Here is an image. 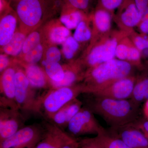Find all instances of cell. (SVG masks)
Segmentation results:
<instances>
[{
    "label": "cell",
    "mask_w": 148,
    "mask_h": 148,
    "mask_svg": "<svg viewBox=\"0 0 148 148\" xmlns=\"http://www.w3.org/2000/svg\"><path fill=\"white\" fill-rule=\"evenodd\" d=\"M95 138L102 148H132L120 139L111 135L104 127Z\"/></svg>",
    "instance_id": "19"
},
{
    "label": "cell",
    "mask_w": 148,
    "mask_h": 148,
    "mask_svg": "<svg viewBox=\"0 0 148 148\" xmlns=\"http://www.w3.org/2000/svg\"><path fill=\"white\" fill-rule=\"evenodd\" d=\"M83 105L103 119L110 127L132 123L140 118V106L131 98L118 100L85 93Z\"/></svg>",
    "instance_id": "1"
},
{
    "label": "cell",
    "mask_w": 148,
    "mask_h": 148,
    "mask_svg": "<svg viewBox=\"0 0 148 148\" xmlns=\"http://www.w3.org/2000/svg\"><path fill=\"white\" fill-rule=\"evenodd\" d=\"M130 47L124 44L118 45L116 50V56L119 60L127 61Z\"/></svg>",
    "instance_id": "33"
},
{
    "label": "cell",
    "mask_w": 148,
    "mask_h": 148,
    "mask_svg": "<svg viewBox=\"0 0 148 148\" xmlns=\"http://www.w3.org/2000/svg\"><path fill=\"white\" fill-rule=\"evenodd\" d=\"M24 71L29 83L35 89H50V81L46 74L36 64H24Z\"/></svg>",
    "instance_id": "15"
},
{
    "label": "cell",
    "mask_w": 148,
    "mask_h": 148,
    "mask_svg": "<svg viewBox=\"0 0 148 148\" xmlns=\"http://www.w3.org/2000/svg\"><path fill=\"white\" fill-rule=\"evenodd\" d=\"M82 13L79 10H74L63 14L61 16L60 21L69 30L76 29L82 21Z\"/></svg>",
    "instance_id": "24"
},
{
    "label": "cell",
    "mask_w": 148,
    "mask_h": 148,
    "mask_svg": "<svg viewBox=\"0 0 148 148\" xmlns=\"http://www.w3.org/2000/svg\"><path fill=\"white\" fill-rule=\"evenodd\" d=\"M111 135L120 139L132 148H148V140L132 123L121 126L110 127L107 130Z\"/></svg>",
    "instance_id": "10"
},
{
    "label": "cell",
    "mask_w": 148,
    "mask_h": 148,
    "mask_svg": "<svg viewBox=\"0 0 148 148\" xmlns=\"http://www.w3.org/2000/svg\"><path fill=\"white\" fill-rule=\"evenodd\" d=\"M135 83V78L128 76L97 88L90 93L118 100L129 99L132 95Z\"/></svg>",
    "instance_id": "8"
},
{
    "label": "cell",
    "mask_w": 148,
    "mask_h": 148,
    "mask_svg": "<svg viewBox=\"0 0 148 148\" xmlns=\"http://www.w3.org/2000/svg\"><path fill=\"white\" fill-rule=\"evenodd\" d=\"M45 131L42 123L25 126L0 143V148H35L43 138Z\"/></svg>",
    "instance_id": "5"
},
{
    "label": "cell",
    "mask_w": 148,
    "mask_h": 148,
    "mask_svg": "<svg viewBox=\"0 0 148 148\" xmlns=\"http://www.w3.org/2000/svg\"><path fill=\"white\" fill-rule=\"evenodd\" d=\"M16 17L8 13L1 19L0 22V45L4 47L8 44L15 34L16 27Z\"/></svg>",
    "instance_id": "16"
},
{
    "label": "cell",
    "mask_w": 148,
    "mask_h": 148,
    "mask_svg": "<svg viewBox=\"0 0 148 148\" xmlns=\"http://www.w3.org/2000/svg\"><path fill=\"white\" fill-rule=\"evenodd\" d=\"M103 8L108 11L114 10L120 7L124 0H100Z\"/></svg>",
    "instance_id": "32"
},
{
    "label": "cell",
    "mask_w": 148,
    "mask_h": 148,
    "mask_svg": "<svg viewBox=\"0 0 148 148\" xmlns=\"http://www.w3.org/2000/svg\"><path fill=\"white\" fill-rule=\"evenodd\" d=\"M62 148H79V141L76 139L68 143Z\"/></svg>",
    "instance_id": "39"
},
{
    "label": "cell",
    "mask_w": 148,
    "mask_h": 148,
    "mask_svg": "<svg viewBox=\"0 0 148 148\" xmlns=\"http://www.w3.org/2000/svg\"><path fill=\"white\" fill-rule=\"evenodd\" d=\"M94 21L96 28L100 32L105 33L110 30L111 26V15L105 9L97 10L94 14Z\"/></svg>",
    "instance_id": "23"
},
{
    "label": "cell",
    "mask_w": 148,
    "mask_h": 148,
    "mask_svg": "<svg viewBox=\"0 0 148 148\" xmlns=\"http://www.w3.org/2000/svg\"><path fill=\"white\" fill-rule=\"evenodd\" d=\"M42 123L45 133L35 148H62L75 139L49 121L45 120Z\"/></svg>",
    "instance_id": "11"
},
{
    "label": "cell",
    "mask_w": 148,
    "mask_h": 148,
    "mask_svg": "<svg viewBox=\"0 0 148 148\" xmlns=\"http://www.w3.org/2000/svg\"><path fill=\"white\" fill-rule=\"evenodd\" d=\"M40 36L39 33L37 32H34L29 34V36L26 37L24 41L22 52L26 54L30 51L36 47L40 44Z\"/></svg>",
    "instance_id": "29"
},
{
    "label": "cell",
    "mask_w": 148,
    "mask_h": 148,
    "mask_svg": "<svg viewBox=\"0 0 148 148\" xmlns=\"http://www.w3.org/2000/svg\"><path fill=\"white\" fill-rule=\"evenodd\" d=\"M141 21H148V7L142 13H140Z\"/></svg>",
    "instance_id": "40"
},
{
    "label": "cell",
    "mask_w": 148,
    "mask_h": 148,
    "mask_svg": "<svg viewBox=\"0 0 148 148\" xmlns=\"http://www.w3.org/2000/svg\"><path fill=\"white\" fill-rule=\"evenodd\" d=\"M16 70L10 66L1 76L0 107L18 109L15 101V74Z\"/></svg>",
    "instance_id": "12"
},
{
    "label": "cell",
    "mask_w": 148,
    "mask_h": 148,
    "mask_svg": "<svg viewBox=\"0 0 148 148\" xmlns=\"http://www.w3.org/2000/svg\"><path fill=\"white\" fill-rule=\"evenodd\" d=\"M71 7L80 10L86 9L89 5L90 0H66Z\"/></svg>",
    "instance_id": "35"
},
{
    "label": "cell",
    "mask_w": 148,
    "mask_h": 148,
    "mask_svg": "<svg viewBox=\"0 0 148 148\" xmlns=\"http://www.w3.org/2000/svg\"><path fill=\"white\" fill-rule=\"evenodd\" d=\"M132 124L141 130L148 140V120L146 119L139 118Z\"/></svg>",
    "instance_id": "36"
},
{
    "label": "cell",
    "mask_w": 148,
    "mask_h": 148,
    "mask_svg": "<svg viewBox=\"0 0 148 148\" xmlns=\"http://www.w3.org/2000/svg\"><path fill=\"white\" fill-rule=\"evenodd\" d=\"M136 104L148 100V77L142 78L135 83L130 98Z\"/></svg>",
    "instance_id": "21"
},
{
    "label": "cell",
    "mask_w": 148,
    "mask_h": 148,
    "mask_svg": "<svg viewBox=\"0 0 148 148\" xmlns=\"http://www.w3.org/2000/svg\"><path fill=\"white\" fill-rule=\"evenodd\" d=\"M44 71L49 79L54 82L63 80L65 75L64 67L58 62H49L44 60L42 61Z\"/></svg>",
    "instance_id": "20"
},
{
    "label": "cell",
    "mask_w": 148,
    "mask_h": 148,
    "mask_svg": "<svg viewBox=\"0 0 148 148\" xmlns=\"http://www.w3.org/2000/svg\"><path fill=\"white\" fill-rule=\"evenodd\" d=\"M118 45L117 40L113 38L95 47L88 56L87 65L91 68L114 59Z\"/></svg>",
    "instance_id": "13"
},
{
    "label": "cell",
    "mask_w": 148,
    "mask_h": 148,
    "mask_svg": "<svg viewBox=\"0 0 148 148\" xmlns=\"http://www.w3.org/2000/svg\"><path fill=\"white\" fill-rule=\"evenodd\" d=\"M91 32L84 21L80 22L76 28L73 37L78 42L88 41L91 38Z\"/></svg>",
    "instance_id": "27"
},
{
    "label": "cell",
    "mask_w": 148,
    "mask_h": 148,
    "mask_svg": "<svg viewBox=\"0 0 148 148\" xmlns=\"http://www.w3.org/2000/svg\"><path fill=\"white\" fill-rule=\"evenodd\" d=\"M143 113L146 119L148 120V100L146 101L143 108Z\"/></svg>",
    "instance_id": "41"
},
{
    "label": "cell",
    "mask_w": 148,
    "mask_h": 148,
    "mask_svg": "<svg viewBox=\"0 0 148 148\" xmlns=\"http://www.w3.org/2000/svg\"><path fill=\"white\" fill-rule=\"evenodd\" d=\"M10 61L8 56L5 54H1L0 55V72L3 73L9 67H10Z\"/></svg>",
    "instance_id": "37"
},
{
    "label": "cell",
    "mask_w": 148,
    "mask_h": 148,
    "mask_svg": "<svg viewBox=\"0 0 148 148\" xmlns=\"http://www.w3.org/2000/svg\"><path fill=\"white\" fill-rule=\"evenodd\" d=\"M103 128L97 121L94 114L83 105L69 122L66 132L74 138L86 135H97Z\"/></svg>",
    "instance_id": "6"
},
{
    "label": "cell",
    "mask_w": 148,
    "mask_h": 148,
    "mask_svg": "<svg viewBox=\"0 0 148 148\" xmlns=\"http://www.w3.org/2000/svg\"><path fill=\"white\" fill-rule=\"evenodd\" d=\"M139 28L141 33L147 37L148 39V21H141L139 24Z\"/></svg>",
    "instance_id": "38"
},
{
    "label": "cell",
    "mask_w": 148,
    "mask_h": 148,
    "mask_svg": "<svg viewBox=\"0 0 148 148\" xmlns=\"http://www.w3.org/2000/svg\"><path fill=\"white\" fill-rule=\"evenodd\" d=\"M79 47L78 42L73 37L69 36L62 44V50L65 58L71 59Z\"/></svg>",
    "instance_id": "26"
},
{
    "label": "cell",
    "mask_w": 148,
    "mask_h": 148,
    "mask_svg": "<svg viewBox=\"0 0 148 148\" xmlns=\"http://www.w3.org/2000/svg\"><path fill=\"white\" fill-rule=\"evenodd\" d=\"M124 7L121 14V20L126 27L132 28L137 26L141 21V15L134 0H124Z\"/></svg>",
    "instance_id": "18"
},
{
    "label": "cell",
    "mask_w": 148,
    "mask_h": 148,
    "mask_svg": "<svg viewBox=\"0 0 148 148\" xmlns=\"http://www.w3.org/2000/svg\"><path fill=\"white\" fill-rule=\"evenodd\" d=\"M43 48L40 44L34 49L25 54L24 60L27 64H36L39 62L42 57Z\"/></svg>",
    "instance_id": "28"
},
{
    "label": "cell",
    "mask_w": 148,
    "mask_h": 148,
    "mask_svg": "<svg viewBox=\"0 0 148 148\" xmlns=\"http://www.w3.org/2000/svg\"><path fill=\"white\" fill-rule=\"evenodd\" d=\"M132 69L127 61L114 58L90 68L85 74V93H91L97 88L129 76Z\"/></svg>",
    "instance_id": "2"
},
{
    "label": "cell",
    "mask_w": 148,
    "mask_h": 148,
    "mask_svg": "<svg viewBox=\"0 0 148 148\" xmlns=\"http://www.w3.org/2000/svg\"><path fill=\"white\" fill-rule=\"evenodd\" d=\"M70 30L66 27H56L51 30L49 34V39L53 43L62 44L70 36Z\"/></svg>",
    "instance_id": "25"
},
{
    "label": "cell",
    "mask_w": 148,
    "mask_h": 148,
    "mask_svg": "<svg viewBox=\"0 0 148 148\" xmlns=\"http://www.w3.org/2000/svg\"><path fill=\"white\" fill-rule=\"evenodd\" d=\"M79 148H102L94 138H84L79 141Z\"/></svg>",
    "instance_id": "34"
},
{
    "label": "cell",
    "mask_w": 148,
    "mask_h": 148,
    "mask_svg": "<svg viewBox=\"0 0 148 148\" xmlns=\"http://www.w3.org/2000/svg\"><path fill=\"white\" fill-rule=\"evenodd\" d=\"M64 69L65 75L63 80L60 82H54L49 80L51 88L71 86L75 85L77 82L84 79L85 74L82 73L79 65L65 66Z\"/></svg>",
    "instance_id": "17"
},
{
    "label": "cell",
    "mask_w": 148,
    "mask_h": 148,
    "mask_svg": "<svg viewBox=\"0 0 148 148\" xmlns=\"http://www.w3.org/2000/svg\"><path fill=\"white\" fill-rule=\"evenodd\" d=\"M26 38V36L23 33L16 32L10 42L3 47L5 53L12 56L18 55L22 51Z\"/></svg>",
    "instance_id": "22"
},
{
    "label": "cell",
    "mask_w": 148,
    "mask_h": 148,
    "mask_svg": "<svg viewBox=\"0 0 148 148\" xmlns=\"http://www.w3.org/2000/svg\"><path fill=\"white\" fill-rule=\"evenodd\" d=\"M45 0H20L16 6L18 18L26 26H36L45 10Z\"/></svg>",
    "instance_id": "9"
},
{
    "label": "cell",
    "mask_w": 148,
    "mask_h": 148,
    "mask_svg": "<svg viewBox=\"0 0 148 148\" xmlns=\"http://www.w3.org/2000/svg\"><path fill=\"white\" fill-rule=\"evenodd\" d=\"M83 106L82 101L78 98H75L66 103L47 121L65 130L67 128L69 122Z\"/></svg>",
    "instance_id": "14"
},
{
    "label": "cell",
    "mask_w": 148,
    "mask_h": 148,
    "mask_svg": "<svg viewBox=\"0 0 148 148\" xmlns=\"http://www.w3.org/2000/svg\"><path fill=\"white\" fill-rule=\"evenodd\" d=\"M134 42L135 46L148 59V39L141 36H137Z\"/></svg>",
    "instance_id": "30"
},
{
    "label": "cell",
    "mask_w": 148,
    "mask_h": 148,
    "mask_svg": "<svg viewBox=\"0 0 148 148\" xmlns=\"http://www.w3.org/2000/svg\"><path fill=\"white\" fill-rule=\"evenodd\" d=\"M27 119L18 109L0 107V143L24 127Z\"/></svg>",
    "instance_id": "7"
},
{
    "label": "cell",
    "mask_w": 148,
    "mask_h": 148,
    "mask_svg": "<svg viewBox=\"0 0 148 148\" xmlns=\"http://www.w3.org/2000/svg\"><path fill=\"white\" fill-rule=\"evenodd\" d=\"M85 92V86L83 83L50 88L40 95V115L45 120H48L66 103Z\"/></svg>",
    "instance_id": "3"
},
{
    "label": "cell",
    "mask_w": 148,
    "mask_h": 148,
    "mask_svg": "<svg viewBox=\"0 0 148 148\" xmlns=\"http://www.w3.org/2000/svg\"><path fill=\"white\" fill-rule=\"evenodd\" d=\"M15 80V101L18 110L27 118L32 114L40 115V95L31 86L24 70H16Z\"/></svg>",
    "instance_id": "4"
},
{
    "label": "cell",
    "mask_w": 148,
    "mask_h": 148,
    "mask_svg": "<svg viewBox=\"0 0 148 148\" xmlns=\"http://www.w3.org/2000/svg\"><path fill=\"white\" fill-rule=\"evenodd\" d=\"M61 51L58 48L51 47L47 51L45 60L49 62H58L61 60Z\"/></svg>",
    "instance_id": "31"
}]
</instances>
